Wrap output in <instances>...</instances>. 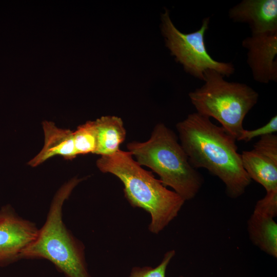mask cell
Wrapping results in <instances>:
<instances>
[{
  "instance_id": "1",
  "label": "cell",
  "mask_w": 277,
  "mask_h": 277,
  "mask_svg": "<svg viewBox=\"0 0 277 277\" xmlns=\"http://www.w3.org/2000/svg\"><path fill=\"white\" fill-rule=\"evenodd\" d=\"M180 144L191 165L206 169L225 185L231 199L242 196L251 182L244 170L236 139L209 117L192 113L176 125Z\"/></svg>"
},
{
  "instance_id": "2",
  "label": "cell",
  "mask_w": 277,
  "mask_h": 277,
  "mask_svg": "<svg viewBox=\"0 0 277 277\" xmlns=\"http://www.w3.org/2000/svg\"><path fill=\"white\" fill-rule=\"evenodd\" d=\"M96 164L102 172L111 173L122 182L125 197L131 206L150 214L148 230L153 234H159L177 217L185 202L142 167L128 151L120 149L101 156Z\"/></svg>"
},
{
  "instance_id": "3",
  "label": "cell",
  "mask_w": 277,
  "mask_h": 277,
  "mask_svg": "<svg viewBox=\"0 0 277 277\" xmlns=\"http://www.w3.org/2000/svg\"><path fill=\"white\" fill-rule=\"evenodd\" d=\"M127 149L141 166L150 168L165 187H170L185 201L194 198L204 178L190 164L175 133L163 123L156 124L145 142L132 141Z\"/></svg>"
},
{
  "instance_id": "4",
  "label": "cell",
  "mask_w": 277,
  "mask_h": 277,
  "mask_svg": "<svg viewBox=\"0 0 277 277\" xmlns=\"http://www.w3.org/2000/svg\"><path fill=\"white\" fill-rule=\"evenodd\" d=\"M81 181L73 178L57 191L44 225L38 230L35 239L22 251L19 259H45L66 277H91L84 246L68 232L62 220L64 203Z\"/></svg>"
},
{
  "instance_id": "5",
  "label": "cell",
  "mask_w": 277,
  "mask_h": 277,
  "mask_svg": "<svg viewBox=\"0 0 277 277\" xmlns=\"http://www.w3.org/2000/svg\"><path fill=\"white\" fill-rule=\"evenodd\" d=\"M213 70L204 73V84L189 93L196 112L217 120L236 140L244 119L258 101L259 93L246 84L229 82Z\"/></svg>"
},
{
  "instance_id": "6",
  "label": "cell",
  "mask_w": 277,
  "mask_h": 277,
  "mask_svg": "<svg viewBox=\"0 0 277 277\" xmlns=\"http://www.w3.org/2000/svg\"><path fill=\"white\" fill-rule=\"evenodd\" d=\"M161 19V30L166 46L186 72L203 81L207 70H215L227 77L234 73L232 63L216 61L208 52L205 35L209 28V17L202 20L198 30L189 33H182L176 28L168 10L162 14Z\"/></svg>"
},
{
  "instance_id": "7",
  "label": "cell",
  "mask_w": 277,
  "mask_h": 277,
  "mask_svg": "<svg viewBox=\"0 0 277 277\" xmlns=\"http://www.w3.org/2000/svg\"><path fill=\"white\" fill-rule=\"evenodd\" d=\"M242 46L247 50V63L253 80L268 84L277 81V30L251 33Z\"/></svg>"
},
{
  "instance_id": "8",
  "label": "cell",
  "mask_w": 277,
  "mask_h": 277,
  "mask_svg": "<svg viewBox=\"0 0 277 277\" xmlns=\"http://www.w3.org/2000/svg\"><path fill=\"white\" fill-rule=\"evenodd\" d=\"M38 229L10 209L0 211V265L19 259L22 251L36 238Z\"/></svg>"
},
{
  "instance_id": "9",
  "label": "cell",
  "mask_w": 277,
  "mask_h": 277,
  "mask_svg": "<svg viewBox=\"0 0 277 277\" xmlns=\"http://www.w3.org/2000/svg\"><path fill=\"white\" fill-rule=\"evenodd\" d=\"M228 16L234 22L247 24L251 33L277 30L276 0H243L231 7Z\"/></svg>"
},
{
  "instance_id": "10",
  "label": "cell",
  "mask_w": 277,
  "mask_h": 277,
  "mask_svg": "<svg viewBox=\"0 0 277 277\" xmlns=\"http://www.w3.org/2000/svg\"><path fill=\"white\" fill-rule=\"evenodd\" d=\"M45 135L44 145L41 151L28 164L36 167L50 157L59 155L67 160L77 155L74 147L73 131L58 128L52 122L43 123Z\"/></svg>"
},
{
  "instance_id": "11",
  "label": "cell",
  "mask_w": 277,
  "mask_h": 277,
  "mask_svg": "<svg viewBox=\"0 0 277 277\" xmlns=\"http://www.w3.org/2000/svg\"><path fill=\"white\" fill-rule=\"evenodd\" d=\"M247 230L254 246L277 258V224L273 218L253 212L247 222Z\"/></svg>"
},
{
  "instance_id": "12",
  "label": "cell",
  "mask_w": 277,
  "mask_h": 277,
  "mask_svg": "<svg viewBox=\"0 0 277 277\" xmlns=\"http://www.w3.org/2000/svg\"><path fill=\"white\" fill-rule=\"evenodd\" d=\"M243 168L249 178L261 184L266 191L277 190V162L254 150L241 154Z\"/></svg>"
},
{
  "instance_id": "13",
  "label": "cell",
  "mask_w": 277,
  "mask_h": 277,
  "mask_svg": "<svg viewBox=\"0 0 277 277\" xmlns=\"http://www.w3.org/2000/svg\"><path fill=\"white\" fill-rule=\"evenodd\" d=\"M97 146L94 154L101 156L116 153L125 141L126 130L121 118L116 116H104L95 121Z\"/></svg>"
},
{
  "instance_id": "14",
  "label": "cell",
  "mask_w": 277,
  "mask_h": 277,
  "mask_svg": "<svg viewBox=\"0 0 277 277\" xmlns=\"http://www.w3.org/2000/svg\"><path fill=\"white\" fill-rule=\"evenodd\" d=\"M73 140L77 155L94 153L97 146L95 121H88L73 131Z\"/></svg>"
},
{
  "instance_id": "15",
  "label": "cell",
  "mask_w": 277,
  "mask_h": 277,
  "mask_svg": "<svg viewBox=\"0 0 277 277\" xmlns=\"http://www.w3.org/2000/svg\"><path fill=\"white\" fill-rule=\"evenodd\" d=\"M175 255L174 250L167 251L164 255L160 264L156 267H133L129 277H166L167 268Z\"/></svg>"
},
{
  "instance_id": "16",
  "label": "cell",
  "mask_w": 277,
  "mask_h": 277,
  "mask_svg": "<svg viewBox=\"0 0 277 277\" xmlns=\"http://www.w3.org/2000/svg\"><path fill=\"white\" fill-rule=\"evenodd\" d=\"M253 212L274 218L277 216V190L266 192L262 199L258 200Z\"/></svg>"
},
{
  "instance_id": "17",
  "label": "cell",
  "mask_w": 277,
  "mask_h": 277,
  "mask_svg": "<svg viewBox=\"0 0 277 277\" xmlns=\"http://www.w3.org/2000/svg\"><path fill=\"white\" fill-rule=\"evenodd\" d=\"M253 149L277 162V135L273 133L261 136Z\"/></svg>"
},
{
  "instance_id": "18",
  "label": "cell",
  "mask_w": 277,
  "mask_h": 277,
  "mask_svg": "<svg viewBox=\"0 0 277 277\" xmlns=\"http://www.w3.org/2000/svg\"><path fill=\"white\" fill-rule=\"evenodd\" d=\"M277 131V116L275 115L265 125L253 130L244 129L238 141H243L248 142L258 136L273 134Z\"/></svg>"
},
{
  "instance_id": "19",
  "label": "cell",
  "mask_w": 277,
  "mask_h": 277,
  "mask_svg": "<svg viewBox=\"0 0 277 277\" xmlns=\"http://www.w3.org/2000/svg\"><path fill=\"white\" fill-rule=\"evenodd\" d=\"M179 277H184L183 275H180Z\"/></svg>"
}]
</instances>
